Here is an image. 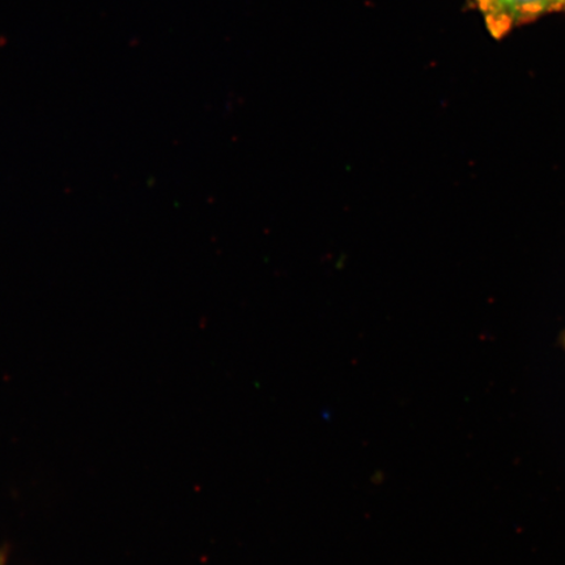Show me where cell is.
I'll return each instance as SVG.
<instances>
[{"label": "cell", "instance_id": "obj_1", "mask_svg": "<svg viewBox=\"0 0 565 565\" xmlns=\"http://www.w3.org/2000/svg\"><path fill=\"white\" fill-rule=\"evenodd\" d=\"M475 3L497 39L529 21L565 11V0H475Z\"/></svg>", "mask_w": 565, "mask_h": 565}]
</instances>
